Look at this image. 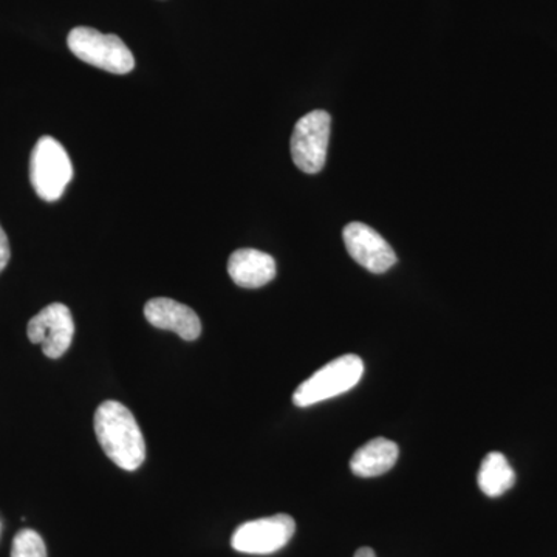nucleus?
<instances>
[{
	"mask_svg": "<svg viewBox=\"0 0 557 557\" xmlns=\"http://www.w3.org/2000/svg\"><path fill=\"white\" fill-rule=\"evenodd\" d=\"M95 434L106 456L124 471H137L146 458V442L137 420L119 401H104L95 412Z\"/></svg>",
	"mask_w": 557,
	"mask_h": 557,
	"instance_id": "nucleus-1",
	"label": "nucleus"
},
{
	"mask_svg": "<svg viewBox=\"0 0 557 557\" xmlns=\"http://www.w3.org/2000/svg\"><path fill=\"white\" fill-rule=\"evenodd\" d=\"M362 373L364 362L357 355L333 359L296 388L293 403L298 408H309L325 399L338 397L357 386Z\"/></svg>",
	"mask_w": 557,
	"mask_h": 557,
	"instance_id": "nucleus-2",
	"label": "nucleus"
},
{
	"mask_svg": "<svg viewBox=\"0 0 557 557\" xmlns=\"http://www.w3.org/2000/svg\"><path fill=\"white\" fill-rule=\"evenodd\" d=\"M67 44L78 60L113 75H126L135 67L134 54L116 35L76 27L69 33Z\"/></svg>",
	"mask_w": 557,
	"mask_h": 557,
	"instance_id": "nucleus-3",
	"label": "nucleus"
},
{
	"mask_svg": "<svg viewBox=\"0 0 557 557\" xmlns=\"http://www.w3.org/2000/svg\"><path fill=\"white\" fill-rule=\"evenodd\" d=\"M73 178V166L67 150L53 137L36 143L30 159L33 189L46 201L60 200Z\"/></svg>",
	"mask_w": 557,
	"mask_h": 557,
	"instance_id": "nucleus-4",
	"label": "nucleus"
},
{
	"mask_svg": "<svg viewBox=\"0 0 557 557\" xmlns=\"http://www.w3.org/2000/svg\"><path fill=\"white\" fill-rule=\"evenodd\" d=\"M332 116L325 110H313L296 123L292 135V157L306 174H318L327 160Z\"/></svg>",
	"mask_w": 557,
	"mask_h": 557,
	"instance_id": "nucleus-5",
	"label": "nucleus"
},
{
	"mask_svg": "<svg viewBox=\"0 0 557 557\" xmlns=\"http://www.w3.org/2000/svg\"><path fill=\"white\" fill-rule=\"evenodd\" d=\"M296 522L292 516L276 515L271 518L251 520L234 531L231 545L245 555H271L295 536Z\"/></svg>",
	"mask_w": 557,
	"mask_h": 557,
	"instance_id": "nucleus-6",
	"label": "nucleus"
},
{
	"mask_svg": "<svg viewBox=\"0 0 557 557\" xmlns=\"http://www.w3.org/2000/svg\"><path fill=\"white\" fill-rule=\"evenodd\" d=\"M28 339L42 346L44 355L50 359L61 358L72 346L75 322L64 304H50L30 319Z\"/></svg>",
	"mask_w": 557,
	"mask_h": 557,
	"instance_id": "nucleus-7",
	"label": "nucleus"
},
{
	"mask_svg": "<svg viewBox=\"0 0 557 557\" xmlns=\"http://www.w3.org/2000/svg\"><path fill=\"white\" fill-rule=\"evenodd\" d=\"M343 237L351 259L372 273H386L397 263V255L387 240L366 223H348Z\"/></svg>",
	"mask_w": 557,
	"mask_h": 557,
	"instance_id": "nucleus-8",
	"label": "nucleus"
},
{
	"mask_svg": "<svg viewBox=\"0 0 557 557\" xmlns=\"http://www.w3.org/2000/svg\"><path fill=\"white\" fill-rule=\"evenodd\" d=\"M145 318L153 327L171 330L185 341H196L201 333V322L196 311L174 299H150L145 307Z\"/></svg>",
	"mask_w": 557,
	"mask_h": 557,
	"instance_id": "nucleus-9",
	"label": "nucleus"
},
{
	"mask_svg": "<svg viewBox=\"0 0 557 557\" xmlns=\"http://www.w3.org/2000/svg\"><path fill=\"white\" fill-rule=\"evenodd\" d=\"M228 274L239 287L260 288L276 277V262L259 249L242 248L231 255Z\"/></svg>",
	"mask_w": 557,
	"mask_h": 557,
	"instance_id": "nucleus-10",
	"label": "nucleus"
},
{
	"mask_svg": "<svg viewBox=\"0 0 557 557\" xmlns=\"http://www.w3.org/2000/svg\"><path fill=\"white\" fill-rule=\"evenodd\" d=\"M398 456L397 443L387 438H373L354 454L350 469L358 478H379L395 467Z\"/></svg>",
	"mask_w": 557,
	"mask_h": 557,
	"instance_id": "nucleus-11",
	"label": "nucleus"
},
{
	"mask_svg": "<svg viewBox=\"0 0 557 557\" xmlns=\"http://www.w3.org/2000/svg\"><path fill=\"white\" fill-rule=\"evenodd\" d=\"M478 482L487 497H498L515 486L516 474L504 454L490 453L483 458Z\"/></svg>",
	"mask_w": 557,
	"mask_h": 557,
	"instance_id": "nucleus-12",
	"label": "nucleus"
},
{
	"mask_svg": "<svg viewBox=\"0 0 557 557\" xmlns=\"http://www.w3.org/2000/svg\"><path fill=\"white\" fill-rule=\"evenodd\" d=\"M11 557H47L46 544L36 531L21 530L14 536Z\"/></svg>",
	"mask_w": 557,
	"mask_h": 557,
	"instance_id": "nucleus-13",
	"label": "nucleus"
},
{
	"mask_svg": "<svg viewBox=\"0 0 557 557\" xmlns=\"http://www.w3.org/2000/svg\"><path fill=\"white\" fill-rule=\"evenodd\" d=\"M11 258L10 242L5 231L0 226V273L7 269Z\"/></svg>",
	"mask_w": 557,
	"mask_h": 557,
	"instance_id": "nucleus-14",
	"label": "nucleus"
},
{
	"mask_svg": "<svg viewBox=\"0 0 557 557\" xmlns=\"http://www.w3.org/2000/svg\"><path fill=\"white\" fill-rule=\"evenodd\" d=\"M355 557H376V553L370 547H362L357 549Z\"/></svg>",
	"mask_w": 557,
	"mask_h": 557,
	"instance_id": "nucleus-15",
	"label": "nucleus"
}]
</instances>
